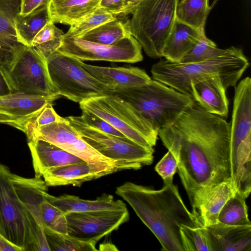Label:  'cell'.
<instances>
[{
	"mask_svg": "<svg viewBox=\"0 0 251 251\" xmlns=\"http://www.w3.org/2000/svg\"><path fill=\"white\" fill-rule=\"evenodd\" d=\"M179 0H143L132 13L131 34L146 54L162 57V51L176 20Z\"/></svg>",
	"mask_w": 251,
	"mask_h": 251,
	"instance_id": "obj_7",
	"label": "cell"
},
{
	"mask_svg": "<svg viewBox=\"0 0 251 251\" xmlns=\"http://www.w3.org/2000/svg\"><path fill=\"white\" fill-rule=\"evenodd\" d=\"M235 192L231 180L223 181L214 187L206 196L200 207V214L205 226L218 223L222 208Z\"/></svg>",
	"mask_w": 251,
	"mask_h": 251,
	"instance_id": "obj_26",
	"label": "cell"
},
{
	"mask_svg": "<svg viewBox=\"0 0 251 251\" xmlns=\"http://www.w3.org/2000/svg\"><path fill=\"white\" fill-rule=\"evenodd\" d=\"M117 17L104 9L99 7L94 11L70 25L64 35L80 38L85 34Z\"/></svg>",
	"mask_w": 251,
	"mask_h": 251,
	"instance_id": "obj_33",
	"label": "cell"
},
{
	"mask_svg": "<svg viewBox=\"0 0 251 251\" xmlns=\"http://www.w3.org/2000/svg\"><path fill=\"white\" fill-rule=\"evenodd\" d=\"M67 234L79 240L97 243L129 218L128 210L71 212L65 214Z\"/></svg>",
	"mask_w": 251,
	"mask_h": 251,
	"instance_id": "obj_15",
	"label": "cell"
},
{
	"mask_svg": "<svg viewBox=\"0 0 251 251\" xmlns=\"http://www.w3.org/2000/svg\"><path fill=\"white\" fill-rule=\"evenodd\" d=\"M115 193L133 208L158 239L164 251H185L180 228L194 227L198 221L183 202L177 186L159 190L127 181Z\"/></svg>",
	"mask_w": 251,
	"mask_h": 251,
	"instance_id": "obj_2",
	"label": "cell"
},
{
	"mask_svg": "<svg viewBox=\"0 0 251 251\" xmlns=\"http://www.w3.org/2000/svg\"><path fill=\"white\" fill-rule=\"evenodd\" d=\"M17 121L18 119L16 118L0 113V123L9 125L10 123L15 122Z\"/></svg>",
	"mask_w": 251,
	"mask_h": 251,
	"instance_id": "obj_45",
	"label": "cell"
},
{
	"mask_svg": "<svg viewBox=\"0 0 251 251\" xmlns=\"http://www.w3.org/2000/svg\"><path fill=\"white\" fill-rule=\"evenodd\" d=\"M81 61L134 63L142 61V47L132 35L112 45L94 43L64 35L57 50Z\"/></svg>",
	"mask_w": 251,
	"mask_h": 251,
	"instance_id": "obj_11",
	"label": "cell"
},
{
	"mask_svg": "<svg viewBox=\"0 0 251 251\" xmlns=\"http://www.w3.org/2000/svg\"><path fill=\"white\" fill-rule=\"evenodd\" d=\"M85 109L107 122L133 143L154 151L158 129L133 105L110 94L80 102Z\"/></svg>",
	"mask_w": 251,
	"mask_h": 251,
	"instance_id": "obj_6",
	"label": "cell"
},
{
	"mask_svg": "<svg viewBox=\"0 0 251 251\" xmlns=\"http://www.w3.org/2000/svg\"><path fill=\"white\" fill-rule=\"evenodd\" d=\"M21 0H0V12L12 21L19 14Z\"/></svg>",
	"mask_w": 251,
	"mask_h": 251,
	"instance_id": "obj_38",
	"label": "cell"
},
{
	"mask_svg": "<svg viewBox=\"0 0 251 251\" xmlns=\"http://www.w3.org/2000/svg\"><path fill=\"white\" fill-rule=\"evenodd\" d=\"M245 200L236 193L231 197L219 213L218 223L229 226L251 225Z\"/></svg>",
	"mask_w": 251,
	"mask_h": 251,
	"instance_id": "obj_30",
	"label": "cell"
},
{
	"mask_svg": "<svg viewBox=\"0 0 251 251\" xmlns=\"http://www.w3.org/2000/svg\"><path fill=\"white\" fill-rule=\"evenodd\" d=\"M11 93V88L3 74L0 70V97Z\"/></svg>",
	"mask_w": 251,
	"mask_h": 251,
	"instance_id": "obj_43",
	"label": "cell"
},
{
	"mask_svg": "<svg viewBox=\"0 0 251 251\" xmlns=\"http://www.w3.org/2000/svg\"><path fill=\"white\" fill-rule=\"evenodd\" d=\"M230 144L233 189L246 199L251 192V79L249 76L235 87Z\"/></svg>",
	"mask_w": 251,
	"mask_h": 251,
	"instance_id": "obj_4",
	"label": "cell"
},
{
	"mask_svg": "<svg viewBox=\"0 0 251 251\" xmlns=\"http://www.w3.org/2000/svg\"><path fill=\"white\" fill-rule=\"evenodd\" d=\"M204 34L176 20L163 49L162 57L171 62L179 63Z\"/></svg>",
	"mask_w": 251,
	"mask_h": 251,
	"instance_id": "obj_23",
	"label": "cell"
},
{
	"mask_svg": "<svg viewBox=\"0 0 251 251\" xmlns=\"http://www.w3.org/2000/svg\"><path fill=\"white\" fill-rule=\"evenodd\" d=\"M225 51L226 49L218 48L216 44L204 34L198 43L180 62L187 63L199 62L222 54Z\"/></svg>",
	"mask_w": 251,
	"mask_h": 251,
	"instance_id": "obj_35",
	"label": "cell"
},
{
	"mask_svg": "<svg viewBox=\"0 0 251 251\" xmlns=\"http://www.w3.org/2000/svg\"><path fill=\"white\" fill-rule=\"evenodd\" d=\"M0 251H23V250L13 244L0 233Z\"/></svg>",
	"mask_w": 251,
	"mask_h": 251,
	"instance_id": "obj_42",
	"label": "cell"
},
{
	"mask_svg": "<svg viewBox=\"0 0 251 251\" xmlns=\"http://www.w3.org/2000/svg\"><path fill=\"white\" fill-rule=\"evenodd\" d=\"M59 98L11 93L0 97V113L17 118L16 122L24 121Z\"/></svg>",
	"mask_w": 251,
	"mask_h": 251,
	"instance_id": "obj_22",
	"label": "cell"
},
{
	"mask_svg": "<svg viewBox=\"0 0 251 251\" xmlns=\"http://www.w3.org/2000/svg\"><path fill=\"white\" fill-rule=\"evenodd\" d=\"M41 214L44 226L56 232L67 234V223L65 214L50 203L45 197L41 203Z\"/></svg>",
	"mask_w": 251,
	"mask_h": 251,
	"instance_id": "obj_34",
	"label": "cell"
},
{
	"mask_svg": "<svg viewBox=\"0 0 251 251\" xmlns=\"http://www.w3.org/2000/svg\"><path fill=\"white\" fill-rule=\"evenodd\" d=\"M81 110L82 111L81 116H72L70 117L73 120L86 126L119 137L127 138L122 133L100 117L88 110L83 108Z\"/></svg>",
	"mask_w": 251,
	"mask_h": 251,
	"instance_id": "obj_36",
	"label": "cell"
},
{
	"mask_svg": "<svg viewBox=\"0 0 251 251\" xmlns=\"http://www.w3.org/2000/svg\"><path fill=\"white\" fill-rule=\"evenodd\" d=\"M75 59L84 70L100 82L110 87L113 90V92L118 89L139 87L151 80L144 70L138 67L94 66Z\"/></svg>",
	"mask_w": 251,
	"mask_h": 251,
	"instance_id": "obj_17",
	"label": "cell"
},
{
	"mask_svg": "<svg viewBox=\"0 0 251 251\" xmlns=\"http://www.w3.org/2000/svg\"><path fill=\"white\" fill-rule=\"evenodd\" d=\"M191 96L195 102L207 112L223 118L228 113L229 102L221 78L209 76L190 83Z\"/></svg>",
	"mask_w": 251,
	"mask_h": 251,
	"instance_id": "obj_18",
	"label": "cell"
},
{
	"mask_svg": "<svg viewBox=\"0 0 251 251\" xmlns=\"http://www.w3.org/2000/svg\"><path fill=\"white\" fill-rule=\"evenodd\" d=\"M177 162L173 154L168 151L156 165L155 170L163 180L164 185L173 183V177L176 173Z\"/></svg>",
	"mask_w": 251,
	"mask_h": 251,
	"instance_id": "obj_37",
	"label": "cell"
},
{
	"mask_svg": "<svg viewBox=\"0 0 251 251\" xmlns=\"http://www.w3.org/2000/svg\"><path fill=\"white\" fill-rule=\"evenodd\" d=\"M210 8L209 0H179L176 20L205 33V22Z\"/></svg>",
	"mask_w": 251,
	"mask_h": 251,
	"instance_id": "obj_27",
	"label": "cell"
},
{
	"mask_svg": "<svg viewBox=\"0 0 251 251\" xmlns=\"http://www.w3.org/2000/svg\"><path fill=\"white\" fill-rule=\"evenodd\" d=\"M243 50L233 46L220 55L192 63H173L160 60L154 64L151 73L153 79L182 93L191 95V81L209 76H218L226 89L235 87L249 66Z\"/></svg>",
	"mask_w": 251,
	"mask_h": 251,
	"instance_id": "obj_3",
	"label": "cell"
},
{
	"mask_svg": "<svg viewBox=\"0 0 251 251\" xmlns=\"http://www.w3.org/2000/svg\"><path fill=\"white\" fill-rule=\"evenodd\" d=\"M205 226L212 251H251V225L229 226L217 223Z\"/></svg>",
	"mask_w": 251,
	"mask_h": 251,
	"instance_id": "obj_20",
	"label": "cell"
},
{
	"mask_svg": "<svg viewBox=\"0 0 251 251\" xmlns=\"http://www.w3.org/2000/svg\"><path fill=\"white\" fill-rule=\"evenodd\" d=\"M125 0H101L100 7L114 15L118 16Z\"/></svg>",
	"mask_w": 251,
	"mask_h": 251,
	"instance_id": "obj_40",
	"label": "cell"
},
{
	"mask_svg": "<svg viewBox=\"0 0 251 251\" xmlns=\"http://www.w3.org/2000/svg\"><path fill=\"white\" fill-rule=\"evenodd\" d=\"M98 251H118L117 247L112 243L107 242L100 245Z\"/></svg>",
	"mask_w": 251,
	"mask_h": 251,
	"instance_id": "obj_44",
	"label": "cell"
},
{
	"mask_svg": "<svg viewBox=\"0 0 251 251\" xmlns=\"http://www.w3.org/2000/svg\"><path fill=\"white\" fill-rule=\"evenodd\" d=\"M46 61L50 79L60 96L80 103L113 91L84 70L74 57L57 50Z\"/></svg>",
	"mask_w": 251,
	"mask_h": 251,
	"instance_id": "obj_8",
	"label": "cell"
},
{
	"mask_svg": "<svg viewBox=\"0 0 251 251\" xmlns=\"http://www.w3.org/2000/svg\"><path fill=\"white\" fill-rule=\"evenodd\" d=\"M0 233L2 234L3 236V231L2 230V229L1 227V226L0 225Z\"/></svg>",
	"mask_w": 251,
	"mask_h": 251,
	"instance_id": "obj_46",
	"label": "cell"
},
{
	"mask_svg": "<svg viewBox=\"0 0 251 251\" xmlns=\"http://www.w3.org/2000/svg\"><path fill=\"white\" fill-rule=\"evenodd\" d=\"M25 133L28 141L45 140L86 162L104 163L116 167L113 161L104 157L87 143L65 118L59 122L33 128Z\"/></svg>",
	"mask_w": 251,
	"mask_h": 251,
	"instance_id": "obj_14",
	"label": "cell"
},
{
	"mask_svg": "<svg viewBox=\"0 0 251 251\" xmlns=\"http://www.w3.org/2000/svg\"><path fill=\"white\" fill-rule=\"evenodd\" d=\"M12 181L26 210L29 231L27 251H50L41 214V203L48 193V186L40 178H26L12 173Z\"/></svg>",
	"mask_w": 251,
	"mask_h": 251,
	"instance_id": "obj_13",
	"label": "cell"
},
{
	"mask_svg": "<svg viewBox=\"0 0 251 251\" xmlns=\"http://www.w3.org/2000/svg\"><path fill=\"white\" fill-rule=\"evenodd\" d=\"M114 94L133 105L159 130L172 125L195 102L186 95L154 79Z\"/></svg>",
	"mask_w": 251,
	"mask_h": 251,
	"instance_id": "obj_5",
	"label": "cell"
},
{
	"mask_svg": "<svg viewBox=\"0 0 251 251\" xmlns=\"http://www.w3.org/2000/svg\"><path fill=\"white\" fill-rule=\"evenodd\" d=\"M50 0H21L19 14L26 15L38 7L48 4Z\"/></svg>",
	"mask_w": 251,
	"mask_h": 251,
	"instance_id": "obj_39",
	"label": "cell"
},
{
	"mask_svg": "<svg viewBox=\"0 0 251 251\" xmlns=\"http://www.w3.org/2000/svg\"><path fill=\"white\" fill-rule=\"evenodd\" d=\"M44 227L50 251H98L95 242L79 240L68 234L56 232L47 226Z\"/></svg>",
	"mask_w": 251,
	"mask_h": 251,
	"instance_id": "obj_31",
	"label": "cell"
},
{
	"mask_svg": "<svg viewBox=\"0 0 251 251\" xmlns=\"http://www.w3.org/2000/svg\"><path fill=\"white\" fill-rule=\"evenodd\" d=\"M117 171L118 169L114 166L83 161L49 170L42 176L48 186L71 185L80 187L85 182L93 180Z\"/></svg>",
	"mask_w": 251,
	"mask_h": 251,
	"instance_id": "obj_16",
	"label": "cell"
},
{
	"mask_svg": "<svg viewBox=\"0 0 251 251\" xmlns=\"http://www.w3.org/2000/svg\"><path fill=\"white\" fill-rule=\"evenodd\" d=\"M11 174L7 166L0 164V225L5 238L27 251L29 231L26 210L16 192Z\"/></svg>",
	"mask_w": 251,
	"mask_h": 251,
	"instance_id": "obj_12",
	"label": "cell"
},
{
	"mask_svg": "<svg viewBox=\"0 0 251 251\" xmlns=\"http://www.w3.org/2000/svg\"><path fill=\"white\" fill-rule=\"evenodd\" d=\"M131 35L129 21L125 22L116 18L90 31L80 38L99 44L112 45Z\"/></svg>",
	"mask_w": 251,
	"mask_h": 251,
	"instance_id": "obj_28",
	"label": "cell"
},
{
	"mask_svg": "<svg viewBox=\"0 0 251 251\" xmlns=\"http://www.w3.org/2000/svg\"><path fill=\"white\" fill-rule=\"evenodd\" d=\"M35 177L40 178L48 170L84 160L45 140L28 141Z\"/></svg>",
	"mask_w": 251,
	"mask_h": 251,
	"instance_id": "obj_19",
	"label": "cell"
},
{
	"mask_svg": "<svg viewBox=\"0 0 251 251\" xmlns=\"http://www.w3.org/2000/svg\"><path fill=\"white\" fill-rule=\"evenodd\" d=\"M64 34L51 21L36 34L31 47L46 59L60 48Z\"/></svg>",
	"mask_w": 251,
	"mask_h": 251,
	"instance_id": "obj_29",
	"label": "cell"
},
{
	"mask_svg": "<svg viewBox=\"0 0 251 251\" xmlns=\"http://www.w3.org/2000/svg\"><path fill=\"white\" fill-rule=\"evenodd\" d=\"M45 197L52 204L60 209L65 215L71 212L95 211H125L127 210L121 200H115L113 196L103 194L94 200H84L78 196L63 194L58 197L47 193Z\"/></svg>",
	"mask_w": 251,
	"mask_h": 251,
	"instance_id": "obj_21",
	"label": "cell"
},
{
	"mask_svg": "<svg viewBox=\"0 0 251 251\" xmlns=\"http://www.w3.org/2000/svg\"><path fill=\"white\" fill-rule=\"evenodd\" d=\"M163 145L177 162V170L192 213L216 185L231 180L230 123L196 102L172 125L158 130Z\"/></svg>",
	"mask_w": 251,
	"mask_h": 251,
	"instance_id": "obj_1",
	"label": "cell"
},
{
	"mask_svg": "<svg viewBox=\"0 0 251 251\" xmlns=\"http://www.w3.org/2000/svg\"><path fill=\"white\" fill-rule=\"evenodd\" d=\"M143 0H125L118 16H125L132 14Z\"/></svg>",
	"mask_w": 251,
	"mask_h": 251,
	"instance_id": "obj_41",
	"label": "cell"
},
{
	"mask_svg": "<svg viewBox=\"0 0 251 251\" xmlns=\"http://www.w3.org/2000/svg\"><path fill=\"white\" fill-rule=\"evenodd\" d=\"M65 119L79 133L83 140L104 157L113 161L118 171L136 170L151 165L154 151L147 150L127 138L119 137Z\"/></svg>",
	"mask_w": 251,
	"mask_h": 251,
	"instance_id": "obj_9",
	"label": "cell"
},
{
	"mask_svg": "<svg viewBox=\"0 0 251 251\" xmlns=\"http://www.w3.org/2000/svg\"><path fill=\"white\" fill-rule=\"evenodd\" d=\"M180 230L185 251H212L208 232L201 221L194 227L183 226Z\"/></svg>",
	"mask_w": 251,
	"mask_h": 251,
	"instance_id": "obj_32",
	"label": "cell"
},
{
	"mask_svg": "<svg viewBox=\"0 0 251 251\" xmlns=\"http://www.w3.org/2000/svg\"><path fill=\"white\" fill-rule=\"evenodd\" d=\"M48 4L41 6L26 15L18 14L15 17L13 23L19 42L31 46L36 34L51 21Z\"/></svg>",
	"mask_w": 251,
	"mask_h": 251,
	"instance_id": "obj_25",
	"label": "cell"
},
{
	"mask_svg": "<svg viewBox=\"0 0 251 251\" xmlns=\"http://www.w3.org/2000/svg\"><path fill=\"white\" fill-rule=\"evenodd\" d=\"M101 0H50L48 10L53 23L72 25L100 7Z\"/></svg>",
	"mask_w": 251,
	"mask_h": 251,
	"instance_id": "obj_24",
	"label": "cell"
},
{
	"mask_svg": "<svg viewBox=\"0 0 251 251\" xmlns=\"http://www.w3.org/2000/svg\"><path fill=\"white\" fill-rule=\"evenodd\" d=\"M12 91L45 97H59L48 73L46 59L24 45L11 67L3 72Z\"/></svg>",
	"mask_w": 251,
	"mask_h": 251,
	"instance_id": "obj_10",
	"label": "cell"
}]
</instances>
